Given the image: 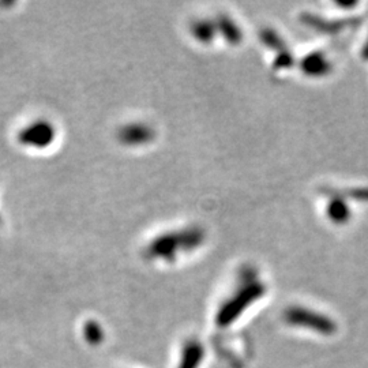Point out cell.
I'll return each mask as SVG.
<instances>
[{"label": "cell", "instance_id": "3", "mask_svg": "<svg viewBox=\"0 0 368 368\" xmlns=\"http://www.w3.org/2000/svg\"><path fill=\"white\" fill-rule=\"evenodd\" d=\"M331 216L333 220L344 221L346 219V209L342 203H334L331 206Z\"/></svg>", "mask_w": 368, "mask_h": 368}, {"label": "cell", "instance_id": "2", "mask_svg": "<svg viewBox=\"0 0 368 368\" xmlns=\"http://www.w3.org/2000/svg\"><path fill=\"white\" fill-rule=\"evenodd\" d=\"M328 65L325 63L324 58H319V56H310L306 63H304V69L310 74L324 73L325 72V67Z\"/></svg>", "mask_w": 368, "mask_h": 368}, {"label": "cell", "instance_id": "1", "mask_svg": "<svg viewBox=\"0 0 368 368\" xmlns=\"http://www.w3.org/2000/svg\"><path fill=\"white\" fill-rule=\"evenodd\" d=\"M150 130L147 127H142V126H133V127H128L126 128L123 133H122V140L126 141L127 144H140V142H144L149 140V135H150Z\"/></svg>", "mask_w": 368, "mask_h": 368}]
</instances>
